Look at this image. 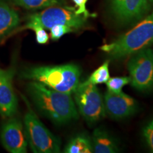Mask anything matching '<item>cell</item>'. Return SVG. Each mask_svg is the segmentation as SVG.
Segmentation results:
<instances>
[{
    "label": "cell",
    "mask_w": 153,
    "mask_h": 153,
    "mask_svg": "<svg viewBox=\"0 0 153 153\" xmlns=\"http://www.w3.org/2000/svg\"><path fill=\"white\" fill-rule=\"evenodd\" d=\"M27 89L39 112L57 125H64L79 118L72 94L54 90L36 81L30 82Z\"/></svg>",
    "instance_id": "6da1fadb"
},
{
    "label": "cell",
    "mask_w": 153,
    "mask_h": 153,
    "mask_svg": "<svg viewBox=\"0 0 153 153\" xmlns=\"http://www.w3.org/2000/svg\"><path fill=\"white\" fill-rule=\"evenodd\" d=\"M153 44V13L111 43L99 48L111 58L118 60L131 55Z\"/></svg>",
    "instance_id": "7a4b0ae2"
},
{
    "label": "cell",
    "mask_w": 153,
    "mask_h": 153,
    "mask_svg": "<svg viewBox=\"0 0 153 153\" xmlns=\"http://www.w3.org/2000/svg\"><path fill=\"white\" fill-rule=\"evenodd\" d=\"M81 71L74 64L34 67L22 72V77L38 82L54 90L72 94L80 83Z\"/></svg>",
    "instance_id": "3957f363"
},
{
    "label": "cell",
    "mask_w": 153,
    "mask_h": 153,
    "mask_svg": "<svg viewBox=\"0 0 153 153\" xmlns=\"http://www.w3.org/2000/svg\"><path fill=\"white\" fill-rule=\"evenodd\" d=\"M28 107L25 114L24 128L28 145L35 153L60 152V140L43 125L24 98Z\"/></svg>",
    "instance_id": "277c9868"
},
{
    "label": "cell",
    "mask_w": 153,
    "mask_h": 153,
    "mask_svg": "<svg viewBox=\"0 0 153 153\" xmlns=\"http://www.w3.org/2000/svg\"><path fill=\"white\" fill-rule=\"evenodd\" d=\"M87 19L83 15L76 14L75 8L73 7L53 6L28 16L27 23L19 28L18 31L28 29L33 25H38L48 30L55 25H66L76 30L85 26Z\"/></svg>",
    "instance_id": "5b68a950"
},
{
    "label": "cell",
    "mask_w": 153,
    "mask_h": 153,
    "mask_svg": "<svg viewBox=\"0 0 153 153\" xmlns=\"http://www.w3.org/2000/svg\"><path fill=\"white\" fill-rule=\"evenodd\" d=\"M74 94V101L79 114L87 123H96L106 115L104 97L97 85H78Z\"/></svg>",
    "instance_id": "8992f818"
},
{
    "label": "cell",
    "mask_w": 153,
    "mask_h": 153,
    "mask_svg": "<svg viewBox=\"0 0 153 153\" xmlns=\"http://www.w3.org/2000/svg\"><path fill=\"white\" fill-rule=\"evenodd\" d=\"M131 55L128 62L131 86L140 91L151 90L153 89V51L147 48Z\"/></svg>",
    "instance_id": "52a82bcc"
},
{
    "label": "cell",
    "mask_w": 153,
    "mask_h": 153,
    "mask_svg": "<svg viewBox=\"0 0 153 153\" xmlns=\"http://www.w3.org/2000/svg\"><path fill=\"white\" fill-rule=\"evenodd\" d=\"M109 4L113 16L123 24L143 19L150 9L148 0H109Z\"/></svg>",
    "instance_id": "ba28073f"
},
{
    "label": "cell",
    "mask_w": 153,
    "mask_h": 153,
    "mask_svg": "<svg viewBox=\"0 0 153 153\" xmlns=\"http://www.w3.org/2000/svg\"><path fill=\"white\" fill-rule=\"evenodd\" d=\"M0 140L6 150L11 153L27 152L28 143L25 135L24 125L18 118H8L1 126Z\"/></svg>",
    "instance_id": "9c48e42d"
},
{
    "label": "cell",
    "mask_w": 153,
    "mask_h": 153,
    "mask_svg": "<svg viewBox=\"0 0 153 153\" xmlns=\"http://www.w3.org/2000/svg\"><path fill=\"white\" fill-rule=\"evenodd\" d=\"M104 102L106 114L116 120L129 117L135 114L138 108L135 99L123 92L115 94L107 91Z\"/></svg>",
    "instance_id": "30bf717a"
},
{
    "label": "cell",
    "mask_w": 153,
    "mask_h": 153,
    "mask_svg": "<svg viewBox=\"0 0 153 153\" xmlns=\"http://www.w3.org/2000/svg\"><path fill=\"white\" fill-rule=\"evenodd\" d=\"M14 74L13 68L0 70V114L8 118L16 114L18 101L12 85Z\"/></svg>",
    "instance_id": "8fae6325"
},
{
    "label": "cell",
    "mask_w": 153,
    "mask_h": 153,
    "mask_svg": "<svg viewBox=\"0 0 153 153\" xmlns=\"http://www.w3.org/2000/svg\"><path fill=\"white\" fill-rule=\"evenodd\" d=\"M19 23L20 18L17 11L6 2L0 3V42L10 36Z\"/></svg>",
    "instance_id": "7c38bea8"
},
{
    "label": "cell",
    "mask_w": 153,
    "mask_h": 153,
    "mask_svg": "<svg viewBox=\"0 0 153 153\" xmlns=\"http://www.w3.org/2000/svg\"><path fill=\"white\" fill-rule=\"evenodd\" d=\"M91 140L93 152L114 153L119 150L114 138L104 129H95L93 132Z\"/></svg>",
    "instance_id": "4fadbf2b"
},
{
    "label": "cell",
    "mask_w": 153,
    "mask_h": 153,
    "mask_svg": "<svg viewBox=\"0 0 153 153\" xmlns=\"http://www.w3.org/2000/svg\"><path fill=\"white\" fill-rule=\"evenodd\" d=\"M65 153H91L93 152L91 138L85 134H80L70 140L65 148Z\"/></svg>",
    "instance_id": "5bb4252c"
},
{
    "label": "cell",
    "mask_w": 153,
    "mask_h": 153,
    "mask_svg": "<svg viewBox=\"0 0 153 153\" xmlns=\"http://www.w3.org/2000/svg\"><path fill=\"white\" fill-rule=\"evenodd\" d=\"M109 60H106L100 67H99L97 70H95L90 76L88 77L85 82H81L83 85H97L101 84H106V82L109 79Z\"/></svg>",
    "instance_id": "9a60e30c"
},
{
    "label": "cell",
    "mask_w": 153,
    "mask_h": 153,
    "mask_svg": "<svg viewBox=\"0 0 153 153\" xmlns=\"http://www.w3.org/2000/svg\"><path fill=\"white\" fill-rule=\"evenodd\" d=\"M15 4L27 9H41L53 6H63L65 0H12Z\"/></svg>",
    "instance_id": "2e32d148"
},
{
    "label": "cell",
    "mask_w": 153,
    "mask_h": 153,
    "mask_svg": "<svg viewBox=\"0 0 153 153\" xmlns=\"http://www.w3.org/2000/svg\"><path fill=\"white\" fill-rule=\"evenodd\" d=\"M131 82L130 76H114L110 77L106 82L107 89L108 91L115 94L123 92V88Z\"/></svg>",
    "instance_id": "e0dca14e"
},
{
    "label": "cell",
    "mask_w": 153,
    "mask_h": 153,
    "mask_svg": "<svg viewBox=\"0 0 153 153\" xmlns=\"http://www.w3.org/2000/svg\"><path fill=\"white\" fill-rule=\"evenodd\" d=\"M74 31L73 28L66 25H55L50 29V36L53 41H57L65 34Z\"/></svg>",
    "instance_id": "ac0fdd59"
},
{
    "label": "cell",
    "mask_w": 153,
    "mask_h": 153,
    "mask_svg": "<svg viewBox=\"0 0 153 153\" xmlns=\"http://www.w3.org/2000/svg\"><path fill=\"white\" fill-rule=\"evenodd\" d=\"M28 29L33 30L36 33V41L38 44H46L49 41V36L44 28L38 25L30 26Z\"/></svg>",
    "instance_id": "d6986e66"
},
{
    "label": "cell",
    "mask_w": 153,
    "mask_h": 153,
    "mask_svg": "<svg viewBox=\"0 0 153 153\" xmlns=\"http://www.w3.org/2000/svg\"><path fill=\"white\" fill-rule=\"evenodd\" d=\"M143 135L147 145L153 152V119L145 126L143 131Z\"/></svg>",
    "instance_id": "ffe728a7"
},
{
    "label": "cell",
    "mask_w": 153,
    "mask_h": 153,
    "mask_svg": "<svg viewBox=\"0 0 153 153\" xmlns=\"http://www.w3.org/2000/svg\"><path fill=\"white\" fill-rule=\"evenodd\" d=\"M72 1L75 4L76 6V14L79 15H83V16L87 17V18L96 16V14H93L89 13V11L87 10V7H86V4H87L88 0H72Z\"/></svg>",
    "instance_id": "44dd1931"
},
{
    "label": "cell",
    "mask_w": 153,
    "mask_h": 153,
    "mask_svg": "<svg viewBox=\"0 0 153 153\" xmlns=\"http://www.w3.org/2000/svg\"><path fill=\"white\" fill-rule=\"evenodd\" d=\"M6 1H7V0H0V3H1V2H6Z\"/></svg>",
    "instance_id": "7402d4cb"
},
{
    "label": "cell",
    "mask_w": 153,
    "mask_h": 153,
    "mask_svg": "<svg viewBox=\"0 0 153 153\" xmlns=\"http://www.w3.org/2000/svg\"><path fill=\"white\" fill-rule=\"evenodd\" d=\"M150 1H151V2H153V0H150Z\"/></svg>",
    "instance_id": "603a6c76"
}]
</instances>
